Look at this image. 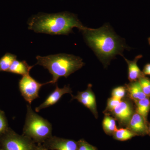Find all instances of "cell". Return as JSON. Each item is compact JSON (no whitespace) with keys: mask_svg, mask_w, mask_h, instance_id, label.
I'll return each instance as SVG.
<instances>
[{"mask_svg":"<svg viewBox=\"0 0 150 150\" xmlns=\"http://www.w3.org/2000/svg\"><path fill=\"white\" fill-rule=\"evenodd\" d=\"M148 42H149V44L150 45V37L148 38Z\"/></svg>","mask_w":150,"mask_h":150,"instance_id":"cell-26","label":"cell"},{"mask_svg":"<svg viewBox=\"0 0 150 150\" xmlns=\"http://www.w3.org/2000/svg\"><path fill=\"white\" fill-rule=\"evenodd\" d=\"M115 119L110 115L105 114L103 121V128L104 132L108 135L113 134L117 130Z\"/></svg>","mask_w":150,"mask_h":150,"instance_id":"cell-16","label":"cell"},{"mask_svg":"<svg viewBox=\"0 0 150 150\" xmlns=\"http://www.w3.org/2000/svg\"><path fill=\"white\" fill-rule=\"evenodd\" d=\"M123 57L128 64V79L130 82L138 81L140 78L145 76L137 65L138 61L143 57L142 55L136 56L133 61H130L126 59L124 56Z\"/></svg>","mask_w":150,"mask_h":150,"instance_id":"cell-12","label":"cell"},{"mask_svg":"<svg viewBox=\"0 0 150 150\" xmlns=\"http://www.w3.org/2000/svg\"><path fill=\"white\" fill-rule=\"evenodd\" d=\"M142 72L145 76L146 75L150 76V63L145 65Z\"/></svg>","mask_w":150,"mask_h":150,"instance_id":"cell-24","label":"cell"},{"mask_svg":"<svg viewBox=\"0 0 150 150\" xmlns=\"http://www.w3.org/2000/svg\"><path fill=\"white\" fill-rule=\"evenodd\" d=\"M35 65L42 66L52 75L49 83L55 84L59 78H67L85 65L83 59L71 54H60L46 56H37Z\"/></svg>","mask_w":150,"mask_h":150,"instance_id":"cell-3","label":"cell"},{"mask_svg":"<svg viewBox=\"0 0 150 150\" xmlns=\"http://www.w3.org/2000/svg\"><path fill=\"white\" fill-rule=\"evenodd\" d=\"M134 112L132 105L129 101L121 100L111 114L118 121L119 125L127 126Z\"/></svg>","mask_w":150,"mask_h":150,"instance_id":"cell-7","label":"cell"},{"mask_svg":"<svg viewBox=\"0 0 150 150\" xmlns=\"http://www.w3.org/2000/svg\"><path fill=\"white\" fill-rule=\"evenodd\" d=\"M7 123L3 112H0V135L4 134L7 131Z\"/></svg>","mask_w":150,"mask_h":150,"instance_id":"cell-23","label":"cell"},{"mask_svg":"<svg viewBox=\"0 0 150 150\" xmlns=\"http://www.w3.org/2000/svg\"><path fill=\"white\" fill-rule=\"evenodd\" d=\"M34 66H30L25 61H19L15 60L12 63L7 72L21 75L23 76L29 74L30 70Z\"/></svg>","mask_w":150,"mask_h":150,"instance_id":"cell-14","label":"cell"},{"mask_svg":"<svg viewBox=\"0 0 150 150\" xmlns=\"http://www.w3.org/2000/svg\"><path fill=\"white\" fill-rule=\"evenodd\" d=\"M49 82L40 83L29 74L23 76L19 82V88L25 101L29 104L39 97V92L42 86L49 84Z\"/></svg>","mask_w":150,"mask_h":150,"instance_id":"cell-6","label":"cell"},{"mask_svg":"<svg viewBox=\"0 0 150 150\" xmlns=\"http://www.w3.org/2000/svg\"><path fill=\"white\" fill-rule=\"evenodd\" d=\"M126 126L137 136L149 134L147 121L137 112H134Z\"/></svg>","mask_w":150,"mask_h":150,"instance_id":"cell-11","label":"cell"},{"mask_svg":"<svg viewBox=\"0 0 150 150\" xmlns=\"http://www.w3.org/2000/svg\"><path fill=\"white\" fill-rule=\"evenodd\" d=\"M37 144L30 138L7 130L0 138L1 150H33Z\"/></svg>","mask_w":150,"mask_h":150,"instance_id":"cell-5","label":"cell"},{"mask_svg":"<svg viewBox=\"0 0 150 150\" xmlns=\"http://www.w3.org/2000/svg\"><path fill=\"white\" fill-rule=\"evenodd\" d=\"M135 103L136 105V112L142 115L147 121L148 114L150 110V100L149 98L146 97L138 100L135 102Z\"/></svg>","mask_w":150,"mask_h":150,"instance_id":"cell-15","label":"cell"},{"mask_svg":"<svg viewBox=\"0 0 150 150\" xmlns=\"http://www.w3.org/2000/svg\"><path fill=\"white\" fill-rule=\"evenodd\" d=\"M52 131L51 123L33 111L30 104H27L22 135L30 138L36 144H42L52 137Z\"/></svg>","mask_w":150,"mask_h":150,"instance_id":"cell-4","label":"cell"},{"mask_svg":"<svg viewBox=\"0 0 150 150\" xmlns=\"http://www.w3.org/2000/svg\"><path fill=\"white\" fill-rule=\"evenodd\" d=\"M50 150H78V142L52 136L42 144Z\"/></svg>","mask_w":150,"mask_h":150,"instance_id":"cell-8","label":"cell"},{"mask_svg":"<svg viewBox=\"0 0 150 150\" xmlns=\"http://www.w3.org/2000/svg\"><path fill=\"white\" fill-rule=\"evenodd\" d=\"M81 32L86 44L105 67H107L116 55L123 56V51L131 49L108 24L97 29L87 27Z\"/></svg>","mask_w":150,"mask_h":150,"instance_id":"cell-1","label":"cell"},{"mask_svg":"<svg viewBox=\"0 0 150 150\" xmlns=\"http://www.w3.org/2000/svg\"><path fill=\"white\" fill-rule=\"evenodd\" d=\"M126 93L127 91L125 86H120L115 88L112 90L111 95L112 97L122 100L126 95Z\"/></svg>","mask_w":150,"mask_h":150,"instance_id":"cell-21","label":"cell"},{"mask_svg":"<svg viewBox=\"0 0 150 150\" xmlns=\"http://www.w3.org/2000/svg\"><path fill=\"white\" fill-rule=\"evenodd\" d=\"M139 82L142 87V90L146 96L148 98L150 97V79L145 76L140 78Z\"/></svg>","mask_w":150,"mask_h":150,"instance_id":"cell-20","label":"cell"},{"mask_svg":"<svg viewBox=\"0 0 150 150\" xmlns=\"http://www.w3.org/2000/svg\"><path fill=\"white\" fill-rule=\"evenodd\" d=\"M78 150H96L94 147L84 140H80L78 142Z\"/></svg>","mask_w":150,"mask_h":150,"instance_id":"cell-22","label":"cell"},{"mask_svg":"<svg viewBox=\"0 0 150 150\" xmlns=\"http://www.w3.org/2000/svg\"><path fill=\"white\" fill-rule=\"evenodd\" d=\"M28 29L36 33L51 35H69L77 28L81 31L86 29L75 14L69 12L56 13H39L30 18Z\"/></svg>","mask_w":150,"mask_h":150,"instance_id":"cell-2","label":"cell"},{"mask_svg":"<svg viewBox=\"0 0 150 150\" xmlns=\"http://www.w3.org/2000/svg\"><path fill=\"white\" fill-rule=\"evenodd\" d=\"M121 100L112 97L108 98L107 100V106L103 111L105 114L110 115L115 108L119 105Z\"/></svg>","mask_w":150,"mask_h":150,"instance_id":"cell-19","label":"cell"},{"mask_svg":"<svg viewBox=\"0 0 150 150\" xmlns=\"http://www.w3.org/2000/svg\"><path fill=\"white\" fill-rule=\"evenodd\" d=\"M113 135L115 139L120 141H127L137 136L127 128L117 129Z\"/></svg>","mask_w":150,"mask_h":150,"instance_id":"cell-17","label":"cell"},{"mask_svg":"<svg viewBox=\"0 0 150 150\" xmlns=\"http://www.w3.org/2000/svg\"><path fill=\"white\" fill-rule=\"evenodd\" d=\"M33 150H50L44 147L42 144H37Z\"/></svg>","mask_w":150,"mask_h":150,"instance_id":"cell-25","label":"cell"},{"mask_svg":"<svg viewBox=\"0 0 150 150\" xmlns=\"http://www.w3.org/2000/svg\"><path fill=\"white\" fill-rule=\"evenodd\" d=\"M126 91L130 99L134 102L147 97L144 93L139 81L126 84Z\"/></svg>","mask_w":150,"mask_h":150,"instance_id":"cell-13","label":"cell"},{"mask_svg":"<svg viewBox=\"0 0 150 150\" xmlns=\"http://www.w3.org/2000/svg\"><path fill=\"white\" fill-rule=\"evenodd\" d=\"M149 134L150 135V124L149 127Z\"/></svg>","mask_w":150,"mask_h":150,"instance_id":"cell-27","label":"cell"},{"mask_svg":"<svg viewBox=\"0 0 150 150\" xmlns=\"http://www.w3.org/2000/svg\"><path fill=\"white\" fill-rule=\"evenodd\" d=\"M91 88V85L89 84L85 91L79 92L76 96L72 95V99H76L85 107L88 108L97 118L98 117V114L97 110L96 100Z\"/></svg>","mask_w":150,"mask_h":150,"instance_id":"cell-9","label":"cell"},{"mask_svg":"<svg viewBox=\"0 0 150 150\" xmlns=\"http://www.w3.org/2000/svg\"><path fill=\"white\" fill-rule=\"evenodd\" d=\"M17 56L11 53H6L0 59V72L7 71Z\"/></svg>","mask_w":150,"mask_h":150,"instance_id":"cell-18","label":"cell"},{"mask_svg":"<svg viewBox=\"0 0 150 150\" xmlns=\"http://www.w3.org/2000/svg\"><path fill=\"white\" fill-rule=\"evenodd\" d=\"M0 150H1V148H0Z\"/></svg>","mask_w":150,"mask_h":150,"instance_id":"cell-28","label":"cell"},{"mask_svg":"<svg viewBox=\"0 0 150 150\" xmlns=\"http://www.w3.org/2000/svg\"><path fill=\"white\" fill-rule=\"evenodd\" d=\"M72 91L69 86H65L63 88H59L56 84V88L54 91L48 96L44 102L38 107L35 108V111L39 112L42 109L54 105L60 100L64 94L69 93L72 96Z\"/></svg>","mask_w":150,"mask_h":150,"instance_id":"cell-10","label":"cell"}]
</instances>
